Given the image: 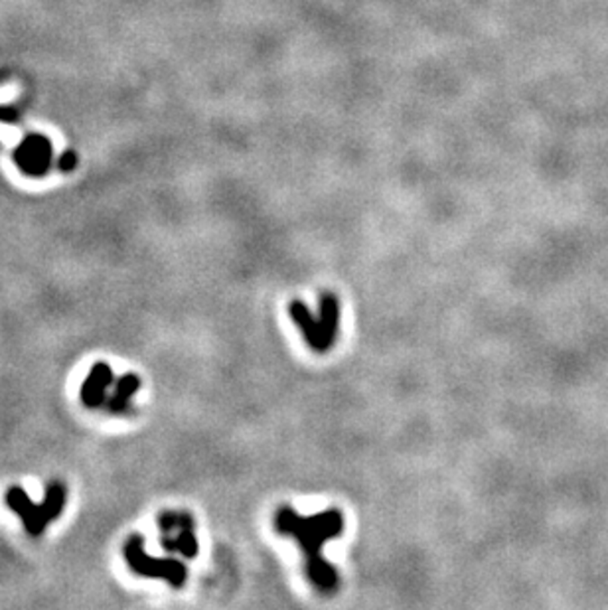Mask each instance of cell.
I'll return each instance as SVG.
<instances>
[{
  "label": "cell",
  "mask_w": 608,
  "mask_h": 610,
  "mask_svg": "<svg viewBox=\"0 0 608 610\" xmlns=\"http://www.w3.org/2000/svg\"><path fill=\"white\" fill-rule=\"evenodd\" d=\"M14 159L23 172L30 176H42L50 168L51 147L40 134H28V139L18 147Z\"/></svg>",
  "instance_id": "obj_6"
},
{
  "label": "cell",
  "mask_w": 608,
  "mask_h": 610,
  "mask_svg": "<svg viewBox=\"0 0 608 610\" xmlns=\"http://www.w3.org/2000/svg\"><path fill=\"white\" fill-rule=\"evenodd\" d=\"M6 504L23 520L26 532L32 537H40L44 533L48 524L58 520L61 510H64L66 486L61 482H50L42 504H34L30 500L26 490L20 488V486H13L6 492Z\"/></svg>",
  "instance_id": "obj_3"
},
{
  "label": "cell",
  "mask_w": 608,
  "mask_h": 610,
  "mask_svg": "<svg viewBox=\"0 0 608 610\" xmlns=\"http://www.w3.org/2000/svg\"><path fill=\"white\" fill-rule=\"evenodd\" d=\"M318 313L314 314L303 301L288 305V314L301 330L304 342L316 354H326L334 348L340 336V323H342V305L334 293H322L318 298Z\"/></svg>",
  "instance_id": "obj_2"
},
{
  "label": "cell",
  "mask_w": 608,
  "mask_h": 610,
  "mask_svg": "<svg viewBox=\"0 0 608 610\" xmlns=\"http://www.w3.org/2000/svg\"><path fill=\"white\" fill-rule=\"evenodd\" d=\"M113 384V369L107 364H95L81 386V401L89 409L101 407L107 387Z\"/></svg>",
  "instance_id": "obj_7"
},
{
  "label": "cell",
  "mask_w": 608,
  "mask_h": 610,
  "mask_svg": "<svg viewBox=\"0 0 608 610\" xmlns=\"http://www.w3.org/2000/svg\"><path fill=\"white\" fill-rule=\"evenodd\" d=\"M141 389V379L135 374H125L119 378L115 393H113L111 399L107 401V409L111 413H123L129 409L131 399L137 396V391Z\"/></svg>",
  "instance_id": "obj_8"
},
{
  "label": "cell",
  "mask_w": 608,
  "mask_h": 610,
  "mask_svg": "<svg viewBox=\"0 0 608 610\" xmlns=\"http://www.w3.org/2000/svg\"><path fill=\"white\" fill-rule=\"evenodd\" d=\"M76 162H77V157H76V152H74V150H68V152L64 154V157H61V159H59V168H61V170H64V172H68V170H74V167H76Z\"/></svg>",
  "instance_id": "obj_9"
},
{
  "label": "cell",
  "mask_w": 608,
  "mask_h": 610,
  "mask_svg": "<svg viewBox=\"0 0 608 610\" xmlns=\"http://www.w3.org/2000/svg\"><path fill=\"white\" fill-rule=\"evenodd\" d=\"M160 543L170 553H180L184 560H194L200 551L195 537V522L188 512H162L159 515Z\"/></svg>",
  "instance_id": "obj_5"
},
{
  "label": "cell",
  "mask_w": 608,
  "mask_h": 610,
  "mask_svg": "<svg viewBox=\"0 0 608 610\" xmlns=\"http://www.w3.org/2000/svg\"><path fill=\"white\" fill-rule=\"evenodd\" d=\"M344 514L330 508L313 515H303L291 505H281L275 514V530L298 543L304 557L308 581L321 593H332L340 585V575L324 557V545L344 533Z\"/></svg>",
  "instance_id": "obj_1"
},
{
  "label": "cell",
  "mask_w": 608,
  "mask_h": 610,
  "mask_svg": "<svg viewBox=\"0 0 608 610\" xmlns=\"http://www.w3.org/2000/svg\"><path fill=\"white\" fill-rule=\"evenodd\" d=\"M125 560L137 575L149 578H162V581H167L174 588L186 585L188 578L186 565L180 563L178 560H172V557H168V560H159V557L149 555L144 551V540L141 535L129 537V542L125 545Z\"/></svg>",
  "instance_id": "obj_4"
}]
</instances>
